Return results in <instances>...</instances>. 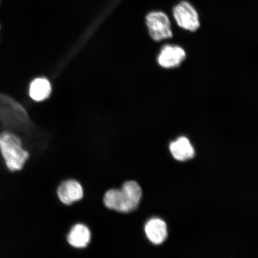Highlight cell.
<instances>
[{
  "instance_id": "obj_1",
  "label": "cell",
  "mask_w": 258,
  "mask_h": 258,
  "mask_svg": "<svg viewBox=\"0 0 258 258\" xmlns=\"http://www.w3.org/2000/svg\"><path fill=\"white\" fill-rule=\"evenodd\" d=\"M0 123L6 131L22 132L34 142V147L43 149L46 140L34 134V128L27 112L14 99L0 93Z\"/></svg>"
},
{
  "instance_id": "obj_2",
  "label": "cell",
  "mask_w": 258,
  "mask_h": 258,
  "mask_svg": "<svg viewBox=\"0 0 258 258\" xmlns=\"http://www.w3.org/2000/svg\"><path fill=\"white\" fill-rule=\"evenodd\" d=\"M143 195L140 185L135 181H127L120 189H112L105 193L104 198L106 208L116 212L128 213L138 208Z\"/></svg>"
},
{
  "instance_id": "obj_3",
  "label": "cell",
  "mask_w": 258,
  "mask_h": 258,
  "mask_svg": "<svg viewBox=\"0 0 258 258\" xmlns=\"http://www.w3.org/2000/svg\"><path fill=\"white\" fill-rule=\"evenodd\" d=\"M0 152L6 167L12 172L23 169L30 158V153L24 149L20 138L9 131L0 134Z\"/></svg>"
},
{
  "instance_id": "obj_4",
  "label": "cell",
  "mask_w": 258,
  "mask_h": 258,
  "mask_svg": "<svg viewBox=\"0 0 258 258\" xmlns=\"http://www.w3.org/2000/svg\"><path fill=\"white\" fill-rule=\"evenodd\" d=\"M147 25L151 38L156 41L172 37L170 22L163 12H152L147 16Z\"/></svg>"
},
{
  "instance_id": "obj_5",
  "label": "cell",
  "mask_w": 258,
  "mask_h": 258,
  "mask_svg": "<svg viewBox=\"0 0 258 258\" xmlns=\"http://www.w3.org/2000/svg\"><path fill=\"white\" fill-rule=\"evenodd\" d=\"M173 15L180 27L190 31H196L200 27L199 16L188 3L183 2L173 9Z\"/></svg>"
},
{
  "instance_id": "obj_6",
  "label": "cell",
  "mask_w": 258,
  "mask_h": 258,
  "mask_svg": "<svg viewBox=\"0 0 258 258\" xmlns=\"http://www.w3.org/2000/svg\"><path fill=\"white\" fill-rule=\"evenodd\" d=\"M58 198L64 205H71L81 201L84 192L82 185L76 180L70 179L61 183L57 190Z\"/></svg>"
},
{
  "instance_id": "obj_7",
  "label": "cell",
  "mask_w": 258,
  "mask_h": 258,
  "mask_svg": "<svg viewBox=\"0 0 258 258\" xmlns=\"http://www.w3.org/2000/svg\"><path fill=\"white\" fill-rule=\"evenodd\" d=\"M185 51L180 47L166 45L161 49L158 57V62L165 69H172L178 67L185 59Z\"/></svg>"
},
{
  "instance_id": "obj_8",
  "label": "cell",
  "mask_w": 258,
  "mask_h": 258,
  "mask_svg": "<svg viewBox=\"0 0 258 258\" xmlns=\"http://www.w3.org/2000/svg\"><path fill=\"white\" fill-rule=\"evenodd\" d=\"M92 234L89 228L85 225L76 224L71 229L68 234L67 241L70 246L77 249L88 247L91 241Z\"/></svg>"
},
{
  "instance_id": "obj_9",
  "label": "cell",
  "mask_w": 258,
  "mask_h": 258,
  "mask_svg": "<svg viewBox=\"0 0 258 258\" xmlns=\"http://www.w3.org/2000/svg\"><path fill=\"white\" fill-rule=\"evenodd\" d=\"M145 231L148 239L155 244L163 243L167 237L166 224L160 219H152L148 221Z\"/></svg>"
},
{
  "instance_id": "obj_10",
  "label": "cell",
  "mask_w": 258,
  "mask_h": 258,
  "mask_svg": "<svg viewBox=\"0 0 258 258\" xmlns=\"http://www.w3.org/2000/svg\"><path fill=\"white\" fill-rule=\"evenodd\" d=\"M170 150L175 159L185 161L195 156V151L189 141L185 137H180L170 145Z\"/></svg>"
},
{
  "instance_id": "obj_11",
  "label": "cell",
  "mask_w": 258,
  "mask_h": 258,
  "mask_svg": "<svg viewBox=\"0 0 258 258\" xmlns=\"http://www.w3.org/2000/svg\"><path fill=\"white\" fill-rule=\"evenodd\" d=\"M51 91V85L44 78H38L32 81L30 87V96L35 101H44L49 96Z\"/></svg>"
}]
</instances>
